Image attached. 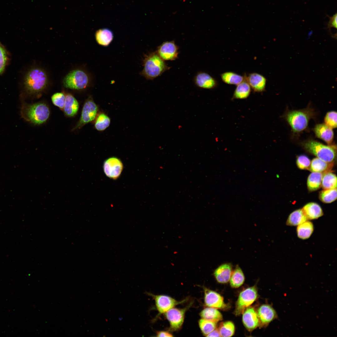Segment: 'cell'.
<instances>
[{
	"mask_svg": "<svg viewBox=\"0 0 337 337\" xmlns=\"http://www.w3.org/2000/svg\"><path fill=\"white\" fill-rule=\"evenodd\" d=\"M146 294L149 295L155 300L156 308L159 313H165L176 305L182 303L185 300L178 301L173 298L165 295H155L146 292Z\"/></svg>",
	"mask_w": 337,
	"mask_h": 337,
	"instance_id": "cell-11",
	"label": "cell"
},
{
	"mask_svg": "<svg viewBox=\"0 0 337 337\" xmlns=\"http://www.w3.org/2000/svg\"><path fill=\"white\" fill-rule=\"evenodd\" d=\"M198 324L202 333L206 336L216 328L217 322L202 318L199 320Z\"/></svg>",
	"mask_w": 337,
	"mask_h": 337,
	"instance_id": "cell-35",
	"label": "cell"
},
{
	"mask_svg": "<svg viewBox=\"0 0 337 337\" xmlns=\"http://www.w3.org/2000/svg\"><path fill=\"white\" fill-rule=\"evenodd\" d=\"M7 58L5 50L0 43V74L5 69Z\"/></svg>",
	"mask_w": 337,
	"mask_h": 337,
	"instance_id": "cell-39",
	"label": "cell"
},
{
	"mask_svg": "<svg viewBox=\"0 0 337 337\" xmlns=\"http://www.w3.org/2000/svg\"><path fill=\"white\" fill-rule=\"evenodd\" d=\"M319 198L325 203H329L335 201L337 199V188L324 189L320 192Z\"/></svg>",
	"mask_w": 337,
	"mask_h": 337,
	"instance_id": "cell-32",
	"label": "cell"
},
{
	"mask_svg": "<svg viewBox=\"0 0 337 337\" xmlns=\"http://www.w3.org/2000/svg\"><path fill=\"white\" fill-rule=\"evenodd\" d=\"M89 80L88 75L85 71L77 69L71 71L66 76L63 84L66 88L81 90L87 86Z\"/></svg>",
	"mask_w": 337,
	"mask_h": 337,
	"instance_id": "cell-6",
	"label": "cell"
},
{
	"mask_svg": "<svg viewBox=\"0 0 337 337\" xmlns=\"http://www.w3.org/2000/svg\"><path fill=\"white\" fill-rule=\"evenodd\" d=\"M321 187L323 189L337 188V177L336 175L330 171L324 173Z\"/></svg>",
	"mask_w": 337,
	"mask_h": 337,
	"instance_id": "cell-30",
	"label": "cell"
},
{
	"mask_svg": "<svg viewBox=\"0 0 337 337\" xmlns=\"http://www.w3.org/2000/svg\"><path fill=\"white\" fill-rule=\"evenodd\" d=\"M79 107L77 101L73 96L68 94L66 96L63 109L66 115L70 117L74 116L78 111Z\"/></svg>",
	"mask_w": 337,
	"mask_h": 337,
	"instance_id": "cell-23",
	"label": "cell"
},
{
	"mask_svg": "<svg viewBox=\"0 0 337 337\" xmlns=\"http://www.w3.org/2000/svg\"><path fill=\"white\" fill-rule=\"evenodd\" d=\"M235 327L234 324L231 321L221 323L218 330L221 337H231L234 333Z\"/></svg>",
	"mask_w": 337,
	"mask_h": 337,
	"instance_id": "cell-33",
	"label": "cell"
},
{
	"mask_svg": "<svg viewBox=\"0 0 337 337\" xmlns=\"http://www.w3.org/2000/svg\"><path fill=\"white\" fill-rule=\"evenodd\" d=\"M179 49L173 40L163 42L158 47L156 51L164 61H173L178 57Z\"/></svg>",
	"mask_w": 337,
	"mask_h": 337,
	"instance_id": "cell-10",
	"label": "cell"
},
{
	"mask_svg": "<svg viewBox=\"0 0 337 337\" xmlns=\"http://www.w3.org/2000/svg\"><path fill=\"white\" fill-rule=\"evenodd\" d=\"M260 325L266 327L272 321L278 318L274 309L270 305L264 304L258 308L257 312Z\"/></svg>",
	"mask_w": 337,
	"mask_h": 337,
	"instance_id": "cell-13",
	"label": "cell"
},
{
	"mask_svg": "<svg viewBox=\"0 0 337 337\" xmlns=\"http://www.w3.org/2000/svg\"><path fill=\"white\" fill-rule=\"evenodd\" d=\"M302 209L307 220L317 219L323 215L321 207L315 203H308L303 206Z\"/></svg>",
	"mask_w": 337,
	"mask_h": 337,
	"instance_id": "cell-19",
	"label": "cell"
},
{
	"mask_svg": "<svg viewBox=\"0 0 337 337\" xmlns=\"http://www.w3.org/2000/svg\"><path fill=\"white\" fill-rule=\"evenodd\" d=\"M200 315L202 319L217 322L222 319L221 313L217 309L212 307L204 308L200 312Z\"/></svg>",
	"mask_w": 337,
	"mask_h": 337,
	"instance_id": "cell-28",
	"label": "cell"
},
{
	"mask_svg": "<svg viewBox=\"0 0 337 337\" xmlns=\"http://www.w3.org/2000/svg\"><path fill=\"white\" fill-rule=\"evenodd\" d=\"M314 115V110L309 107L290 111L285 114V118L293 132H299L307 128L310 120Z\"/></svg>",
	"mask_w": 337,
	"mask_h": 337,
	"instance_id": "cell-4",
	"label": "cell"
},
{
	"mask_svg": "<svg viewBox=\"0 0 337 337\" xmlns=\"http://www.w3.org/2000/svg\"><path fill=\"white\" fill-rule=\"evenodd\" d=\"M232 273L231 265L229 263H225L221 265L215 270L214 275L218 282L224 283L229 281Z\"/></svg>",
	"mask_w": 337,
	"mask_h": 337,
	"instance_id": "cell-20",
	"label": "cell"
},
{
	"mask_svg": "<svg viewBox=\"0 0 337 337\" xmlns=\"http://www.w3.org/2000/svg\"><path fill=\"white\" fill-rule=\"evenodd\" d=\"M334 165V163L327 162L318 158H315L311 161L309 170L312 172L324 173L330 171Z\"/></svg>",
	"mask_w": 337,
	"mask_h": 337,
	"instance_id": "cell-22",
	"label": "cell"
},
{
	"mask_svg": "<svg viewBox=\"0 0 337 337\" xmlns=\"http://www.w3.org/2000/svg\"><path fill=\"white\" fill-rule=\"evenodd\" d=\"M323 173L312 172L309 174L307 179V184L310 192L316 191L321 187Z\"/></svg>",
	"mask_w": 337,
	"mask_h": 337,
	"instance_id": "cell-26",
	"label": "cell"
},
{
	"mask_svg": "<svg viewBox=\"0 0 337 337\" xmlns=\"http://www.w3.org/2000/svg\"><path fill=\"white\" fill-rule=\"evenodd\" d=\"M244 280V274L241 268L237 266L232 272L229 280L230 285L232 288L239 287L243 284Z\"/></svg>",
	"mask_w": 337,
	"mask_h": 337,
	"instance_id": "cell-31",
	"label": "cell"
},
{
	"mask_svg": "<svg viewBox=\"0 0 337 337\" xmlns=\"http://www.w3.org/2000/svg\"><path fill=\"white\" fill-rule=\"evenodd\" d=\"M242 314L243 323L247 330L251 331L260 325L257 313L253 307H248Z\"/></svg>",
	"mask_w": 337,
	"mask_h": 337,
	"instance_id": "cell-17",
	"label": "cell"
},
{
	"mask_svg": "<svg viewBox=\"0 0 337 337\" xmlns=\"http://www.w3.org/2000/svg\"><path fill=\"white\" fill-rule=\"evenodd\" d=\"M302 145L307 152L325 161L334 163L336 159V147L334 145H325L310 139L303 142Z\"/></svg>",
	"mask_w": 337,
	"mask_h": 337,
	"instance_id": "cell-3",
	"label": "cell"
},
{
	"mask_svg": "<svg viewBox=\"0 0 337 337\" xmlns=\"http://www.w3.org/2000/svg\"><path fill=\"white\" fill-rule=\"evenodd\" d=\"M207 337H221L218 329H215L207 335Z\"/></svg>",
	"mask_w": 337,
	"mask_h": 337,
	"instance_id": "cell-42",
	"label": "cell"
},
{
	"mask_svg": "<svg viewBox=\"0 0 337 337\" xmlns=\"http://www.w3.org/2000/svg\"><path fill=\"white\" fill-rule=\"evenodd\" d=\"M244 74L247 81L254 92H262L265 91L267 80L263 76L256 72Z\"/></svg>",
	"mask_w": 337,
	"mask_h": 337,
	"instance_id": "cell-15",
	"label": "cell"
},
{
	"mask_svg": "<svg viewBox=\"0 0 337 337\" xmlns=\"http://www.w3.org/2000/svg\"><path fill=\"white\" fill-rule=\"evenodd\" d=\"M21 113L26 120L35 125H40L48 119L50 111L47 106L44 103H24L21 107Z\"/></svg>",
	"mask_w": 337,
	"mask_h": 337,
	"instance_id": "cell-2",
	"label": "cell"
},
{
	"mask_svg": "<svg viewBox=\"0 0 337 337\" xmlns=\"http://www.w3.org/2000/svg\"><path fill=\"white\" fill-rule=\"evenodd\" d=\"M47 83V76L44 71L39 68H35L30 70L26 76L24 88L28 94H35L43 90Z\"/></svg>",
	"mask_w": 337,
	"mask_h": 337,
	"instance_id": "cell-5",
	"label": "cell"
},
{
	"mask_svg": "<svg viewBox=\"0 0 337 337\" xmlns=\"http://www.w3.org/2000/svg\"><path fill=\"white\" fill-rule=\"evenodd\" d=\"M103 168L105 174L113 179L118 178L121 175L123 168L121 161L116 157H111L106 159Z\"/></svg>",
	"mask_w": 337,
	"mask_h": 337,
	"instance_id": "cell-9",
	"label": "cell"
},
{
	"mask_svg": "<svg viewBox=\"0 0 337 337\" xmlns=\"http://www.w3.org/2000/svg\"><path fill=\"white\" fill-rule=\"evenodd\" d=\"M245 76V75L244 74ZM251 88L247 81L245 77L244 80L237 85L232 96V99H245L250 95Z\"/></svg>",
	"mask_w": 337,
	"mask_h": 337,
	"instance_id": "cell-25",
	"label": "cell"
},
{
	"mask_svg": "<svg viewBox=\"0 0 337 337\" xmlns=\"http://www.w3.org/2000/svg\"><path fill=\"white\" fill-rule=\"evenodd\" d=\"M194 81L198 87L203 89H212L218 85L217 81L209 74L204 72H198L195 76Z\"/></svg>",
	"mask_w": 337,
	"mask_h": 337,
	"instance_id": "cell-16",
	"label": "cell"
},
{
	"mask_svg": "<svg viewBox=\"0 0 337 337\" xmlns=\"http://www.w3.org/2000/svg\"><path fill=\"white\" fill-rule=\"evenodd\" d=\"M95 36L98 44L104 46H109L114 38V34L112 31L107 28L98 30L95 32Z\"/></svg>",
	"mask_w": 337,
	"mask_h": 337,
	"instance_id": "cell-21",
	"label": "cell"
},
{
	"mask_svg": "<svg viewBox=\"0 0 337 337\" xmlns=\"http://www.w3.org/2000/svg\"><path fill=\"white\" fill-rule=\"evenodd\" d=\"M325 123L326 125L332 129L337 127V112L331 111L327 112L325 117Z\"/></svg>",
	"mask_w": 337,
	"mask_h": 337,
	"instance_id": "cell-36",
	"label": "cell"
},
{
	"mask_svg": "<svg viewBox=\"0 0 337 337\" xmlns=\"http://www.w3.org/2000/svg\"><path fill=\"white\" fill-rule=\"evenodd\" d=\"M257 296L256 289L255 286L249 287L239 294L236 302L234 314L239 315L256 300Z\"/></svg>",
	"mask_w": 337,
	"mask_h": 337,
	"instance_id": "cell-7",
	"label": "cell"
},
{
	"mask_svg": "<svg viewBox=\"0 0 337 337\" xmlns=\"http://www.w3.org/2000/svg\"><path fill=\"white\" fill-rule=\"evenodd\" d=\"M98 111L97 105L92 98L90 97L84 103L80 120L73 129L80 128L94 120L96 116Z\"/></svg>",
	"mask_w": 337,
	"mask_h": 337,
	"instance_id": "cell-8",
	"label": "cell"
},
{
	"mask_svg": "<svg viewBox=\"0 0 337 337\" xmlns=\"http://www.w3.org/2000/svg\"><path fill=\"white\" fill-rule=\"evenodd\" d=\"M110 117L104 113H101L98 116L95 124L96 130L102 131L105 130L110 125Z\"/></svg>",
	"mask_w": 337,
	"mask_h": 337,
	"instance_id": "cell-34",
	"label": "cell"
},
{
	"mask_svg": "<svg viewBox=\"0 0 337 337\" xmlns=\"http://www.w3.org/2000/svg\"><path fill=\"white\" fill-rule=\"evenodd\" d=\"M189 307L182 309L173 308L165 313L172 330L176 331L181 327L183 323L185 312Z\"/></svg>",
	"mask_w": 337,
	"mask_h": 337,
	"instance_id": "cell-12",
	"label": "cell"
},
{
	"mask_svg": "<svg viewBox=\"0 0 337 337\" xmlns=\"http://www.w3.org/2000/svg\"><path fill=\"white\" fill-rule=\"evenodd\" d=\"M296 164L297 167L300 169L309 170L311 161L310 159L307 156L302 155L297 157L296 160Z\"/></svg>",
	"mask_w": 337,
	"mask_h": 337,
	"instance_id": "cell-37",
	"label": "cell"
},
{
	"mask_svg": "<svg viewBox=\"0 0 337 337\" xmlns=\"http://www.w3.org/2000/svg\"><path fill=\"white\" fill-rule=\"evenodd\" d=\"M143 66L140 74L149 80H153L170 68L156 51L145 55L143 61Z\"/></svg>",
	"mask_w": 337,
	"mask_h": 337,
	"instance_id": "cell-1",
	"label": "cell"
},
{
	"mask_svg": "<svg viewBox=\"0 0 337 337\" xmlns=\"http://www.w3.org/2000/svg\"><path fill=\"white\" fill-rule=\"evenodd\" d=\"M329 17L330 20L327 24V28H329L330 29L331 27H334L336 29L337 27V13H336L331 17H329Z\"/></svg>",
	"mask_w": 337,
	"mask_h": 337,
	"instance_id": "cell-40",
	"label": "cell"
},
{
	"mask_svg": "<svg viewBox=\"0 0 337 337\" xmlns=\"http://www.w3.org/2000/svg\"><path fill=\"white\" fill-rule=\"evenodd\" d=\"M204 303L207 306L216 309H223L226 307L223 298L217 293L204 288Z\"/></svg>",
	"mask_w": 337,
	"mask_h": 337,
	"instance_id": "cell-14",
	"label": "cell"
},
{
	"mask_svg": "<svg viewBox=\"0 0 337 337\" xmlns=\"http://www.w3.org/2000/svg\"><path fill=\"white\" fill-rule=\"evenodd\" d=\"M302 209L296 210L289 215L286 221V225L291 226H298L307 220Z\"/></svg>",
	"mask_w": 337,
	"mask_h": 337,
	"instance_id": "cell-27",
	"label": "cell"
},
{
	"mask_svg": "<svg viewBox=\"0 0 337 337\" xmlns=\"http://www.w3.org/2000/svg\"><path fill=\"white\" fill-rule=\"evenodd\" d=\"M316 136L328 144H332L334 138L332 129L325 124L316 125L313 129Z\"/></svg>",
	"mask_w": 337,
	"mask_h": 337,
	"instance_id": "cell-18",
	"label": "cell"
},
{
	"mask_svg": "<svg viewBox=\"0 0 337 337\" xmlns=\"http://www.w3.org/2000/svg\"><path fill=\"white\" fill-rule=\"evenodd\" d=\"M222 81L229 85H237L245 79L244 75L242 76L232 71H227L220 74Z\"/></svg>",
	"mask_w": 337,
	"mask_h": 337,
	"instance_id": "cell-29",
	"label": "cell"
},
{
	"mask_svg": "<svg viewBox=\"0 0 337 337\" xmlns=\"http://www.w3.org/2000/svg\"><path fill=\"white\" fill-rule=\"evenodd\" d=\"M297 226V236L301 239L305 240L309 238L314 231V227L313 223L308 220Z\"/></svg>",
	"mask_w": 337,
	"mask_h": 337,
	"instance_id": "cell-24",
	"label": "cell"
},
{
	"mask_svg": "<svg viewBox=\"0 0 337 337\" xmlns=\"http://www.w3.org/2000/svg\"><path fill=\"white\" fill-rule=\"evenodd\" d=\"M66 96L64 94L61 92L56 93L51 96V100L53 104L56 106L61 109L64 108Z\"/></svg>",
	"mask_w": 337,
	"mask_h": 337,
	"instance_id": "cell-38",
	"label": "cell"
},
{
	"mask_svg": "<svg viewBox=\"0 0 337 337\" xmlns=\"http://www.w3.org/2000/svg\"><path fill=\"white\" fill-rule=\"evenodd\" d=\"M157 337H172L173 336L170 333L165 331H159L157 332Z\"/></svg>",
	"mask_w": 337,
	"mask_h": 337,
	"instance_id": "cell-41",
	"label": "cell"
}]
</instances>
